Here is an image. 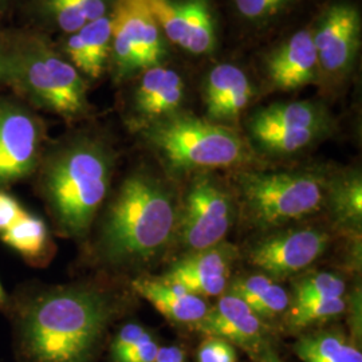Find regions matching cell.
<instances>
[{"label":"cell","mask_w":362,"mask_h":362,"mask_svg":"<svg viewBox=\"0 0 362 362\" xmlns=\"http://www.w3.org/2000/svg\"><path fill=\"white\" fill-rule=\"evenodd\" d=\"M1 69H3V62H1V58H0V71H1Z\"/></svg>","instance_id":"cell-37"},{"label":"cell","mask_w":362,"mask_h":362,"mask_svg":"<svg viewBox=\"0 0 362 362\" xmlns=\"http://www.w3.org/2000/svg\"><path fill=\"white\" fill-rule=\"evenodd\" d=\"M348 308L349 297L291 302L284 318L290 332H302L315 325L334 321L348 313Z\"/></svg>","instance_id":"cell-26"},{"label":"cell","mask_w":362,"mask_h":362,"mask_svg":"<svg viewBox=\"0 0 362 362\" xmlns=\"http://www.w3.org/2000/svg\"><path fill=\"white\" fill-rule=\"evenodd\" d=\"M263 362H282L275 354H272L270 351H267L266 354H264V358H263Z\"/></svg>","instance_id":"cell-36"},{"label":"cell","mask_w":362,"mask_h":362,"mask_svg":"<svg viewBox=\"0 0 362 362\" xmlns=\"http://www.w3.org/2000/svg\"><path fill=\"white\" fill-rule=\"evenodd\" d=\"M55 22L67 34L107 15V0H49Z\"/></svg>","instance_id":"cell-27"},{"label":"cell","mask_w":362,"mask_h":362,"mask_svg":"<svg viewBox=\"0 0 362 362\" xmlns=\"http://www.w3.org/2000/svg\"><path fill=\"white\" fill-rule=\"evenodd\" d=\"M254 95V85L240 67L231 64L215 66L204 85L208 121L228 127L242 116Z\"/></svg>","instance_id":"cell-17"},{"label":"cell","mask_w":362,"mask_h":362,"mask_svg":"<svg viewBox=\"0 0 362 362\" xmlns=\"http://www.w3.org/2000/svg\"><path fill=\"white\" fill-rule=\"evenodd\" d=\"M185 100V82L180 74L164 66L144 70L133 94V118L141 130L157 121L181 112Z\"/></svg>","instance_id":"cell-15"},{"label":"cell","mask_w":362,"mask_h":362,"mask_svg":"<svg viewBox=\"0 0 362 362\" xmlns=\"http://www.w3.org/2000/svg\"><path fill=\"white\" fill-rule=\"evenodd\" d=\"M294 0H233L238 13L247 21L263 22L282 13Z\"/></svg>","instance_id":"cell-29"},{"label":"cell","mask_w":362,"mask_h":362,"mask_svg":"<svg viewBox=\"0 0 362 362\" xmlns=\"http://www.w3.org/2000/svg\"><path fill=\"white\" fill-rule=\"evenodd\" d=\"M294 351L303 362H362L360 348L338 330L300 337Z\"/></svg>","instance_id":"cell-25"},{"label":"cell","mask_w":362,"mask_h":362,"mask_svg":"<svg viewBox=\"0 0 362 362\" xmlns=\"http://www.w3.org/2000/svg\"><path fill=\"white\" fill-rule=\"evenodd\" d=\"M0 1H1V0H0Z\"/></svg>","instance_id":"cell-39"},{"label":"cell","mask_w":362,"mask_h":362,"mask_svg":"<svg viewBox=\"0 0 362 362\" xmlns=\"http://www.w3.org/2000/svg\"><path fill=\"white\" fill-rule=\"evenodd\" d=\"M325 211L337 231L361 239L362 179L360 170L327 176Z\"/></svg>","instance_id":"cell-19"},{"label":"cell","mask_w":362,"mask_h":362,"mask_svg":"<svg viewBox=\"0 0 362 362\" xmlns=\"http://www.w3.org/2000/svg\"><path fill=\"white\" fill-rule=\"evenodd\" d=\"M226 293L240 298L264 322L284 317L291 303L285 287L263 272L233 276Z\"/></svg>","instance_id":"cell-21"},{"label":"cell","mask_w":362,"mask_h":362,"mask_svg":"<svg viewBox=\"0 0 362 362\" xmlns=\"http://www.w3.org/2000/svg\"><path fill=\"white\" fill-rule=\"evenodd\" d=\"M8 308H10V297L6 294L3 286L0 284V311H3V313L7 314Z\"/></svg>","instance_id":"cell-35"},{"label":"cell","mask_w":362,"mask_h":362,"mask_svg":"<svg viewBox=\"0 0 362 362\" xmlns=\"http://www.w3.org/2000/svg\"><path fill=\"white\" fill-rule=\"evenodd\" d=\"M25 211L26 209L22 207L16 197L8 194L4 188H0V233L10 228Z\"/></svg>","instance_id":"cell-33"},{"label":"cell","mask_w":362,"mask_h":362,"mask_svg":"<svg viewBox=\"0 0 362 362\" xmlns=\"http://www.w3.org/2000/svg\"><path fill=\"white\" fill-rule=\"evenodd\" d=\"M130 290L146 299L172 324L196 327L209 310L207 299L194 296L184 287L161 278L139 275L130 282Z\"/></svg>","instance_id":"cell-18"},{"label":"cell","mask_w":362,"mask_h":362,"mask_svg":"<svg viewBox=\"0 0 362 362\" xmlns=\"http://www.w3.org/2000/svg\"><path fill=\"white\" fill-rule=\"evenodd\" d=\"M112 18V58L117 74L125 77L158 66L167 55L161 30L134 0H117Z\"/></svg>","instance_id":"cell-8"},{"label":"cell","mask_w":362,"mask_h":362,"mask_svg":"<svg viewBox=\"0 0 362 362\" xmlns=\"http://www.w3.org/2000/svg\"><path fill=\"white\" fill-rule=\"evenodd\" d=\"M141 132L146 144L173 175L239 168L250 161L248 146L235 130L181 112Z\"/></svg>","instance_id":"cell-5"},{"label":"cell","mask_w":362,"mask_h":362,"mask_svg":"<svg viewBox=\"0 0 362 362\" xmlns=\"http://www.w3.org/2000/svg\"><path fill=\"white\" fill-rule=\"evenodd\" d=\"M157 362H187V357L184 350L176 346V345H170V346H160L157 351Z\"/></svg>","instance_id":"cell-34"},{"label":"cell","mask_w":362,"mask_h":362,"mask_svg":"<svg viewBox=\"0 0 362 362\" xmlns=\"http://www.w3.org/2000/svg\"><path fill=\"white\" fill-rule=\"evenodd\" d=\"M197 332L207 337H218L251 354H262L269 339V326L255 311L230 293L220 296L209 306L207 315L196 325Z\"/></svg>","instance_id":"cell-14"},{"label":"cell","mask_w":362,"mask_h":362,"mask_svg":"<svg viewBox=\"0 0 362 362\" xmlns=\"http://www.w3.org/2000/svg\"><path fill=\"white\" fill-rule=\"evenodd\" d=\"M70 64L90 78L104 73L106 61L112 54V18L105 15L86 23L70 35L66 45Z\"/></svg>","instance_id":"cell-20"},{"label":"cell","mask_w":362,"mask_h":362,"mask_svg":"<svg viewBox=\"0 0 362 362\" xmlns=\"http://www.w3.org/2000/svg\"><path fill=\"white\" fill-rule=\"evenodd\" d=\"M238 216L231 185L211 172L196 173L180 200L173 243L181 255L224 242Z\"/></svg>","instance_id":"cell-6"},{"label":"cell","mask_w":362,"mask_h":362,"mask_svg":"<svg viewBox=\"0 0 362 362\" xmlns=\"http://www.w3.org/2000/svg\"><path fill=\"white\" fill-rule=\"evenodd\" d=\"M345 297H348V284L344 276L334 272L299 274L291 291V302L294 303Z\"/></svg>","instance_id":"cell-28"},{"label":"cell","mask_w":362,"mask_h":362,"mask_svg":"<svg viewBox=\"0 0 362 362\" xmlns=\"http://www.w3.org/2000/svg\"><path fill=\"white\" fill-rule=\"evenodd\" d=\"M238 258V247L224 240L216 246L181 255L161 279L204 299L220 297L227 291Z\"/></svg>","instance_id":"cell-13"},{"label":"cell","mask_w":362,"mask_h":362,"mask_svg":"<svg viewBox=\"0 0 362 362\" xmlns=\"http://www.w3.org/2000/svg\"><path fill=\"white\" fill-rule=\"evenodd\" d=\"M38 167L37 189L54 231L66 239H88L112 189V145L100 136L78 134L57 145Z\"/></svg>","instance_id":"cell-3"},{"label":"cell","mask_w":362,"mask_h":362,"mask_svg":"<svg viewBox=\"0 0 362 362\" xmlns=\"http://www.w3.org/2000/svg\"><path fill=\"white\" fill-rule=\"evenodd\" d=\"M0 240L34 267L47 266L55 252L46 221L28 211H25L10 228L0 233Z\"/></svg>","instance_id":"cell-22"},{"label":"cell","mask_w":362,"mask_h":362,"mask_svg":"<svg viewBox=\"0 0 362 362\" xmlns=\"http://www.w3.org/2000/svg\"><path fill=\"white\" fill-rule=\"evenodd\" d=\"M170 43L194 55H206L216 43L215 19L208 0H134Z\"/></svg>","instance_id":"cell-11"},{"label":"cell","mask_w":362,"mask_h":362,"mask_svg":"<svg viewBox=\"0 0 362 362\" xmlns=\"http://www.w3.org/2000/svg\"><path fill=\"white\" fill-rule=\"evenodd\" d=\"M148 336H151V332L136 322L121 326L110 342V360L130 349L133 345Z\"/></svg>","instance_id":"cell-31"},{"label":"cell","mask_w":362,"mask_h":362,"mask_svg":"<svg viewBox=\"0 0 362 362\" xmlns=\"http://www.w3.org/2000/svg\"><path fill=\"white\" fill-rule=\"evenodd\" d=\"M42 129L16 105H0V188L28 177L40 163Z\"/></svg>","instance_id":"cell-12"},{"label":"cell","mask_w":362,"mask_h":362,"mask_svg":"<svg viewBox=\"0 0 362 362\" xmlns=\"http://www.w3.org/2000/svg\"><path fill=\"white\" fill-rule=\"evenodd\" d=\"M248 133L260 152L270 156H293L313 146L329 132L267 127L248 124Z\"/></svg>","instance_id":"cell-24"},{"label":"cell","mask_w":362,"mask_h":362,"mask_svg":"<svg viewBox=\"0 0 362 362\" xmlns=\"http://www.w3.org/2000/svg\"><path fill=\"white\" fill-rule=\"evenodd\" d=\"M153 362H157V361H156V360H155V361H153Z\"/></svg>","instance_id":"cell-38"},{"label":"cell","mask_w":362,"mask_h":362,"mask_svg":"<svg viewBox=\"0 0 362 362\" xmlns=\"http://www.w3.org/2000/svg\"><path fill=\"white\" fill-rule=\"evenodd\" d=\"M25 85L40 106L67 119L88 112L86 83L70 62L47 50H38L26 61Z\"/></svg>","instance_id":"cell-9"},{"label":"cell","mask_w":362,"mask_h":362,"mask_svg":"<svg viewBox=\"0 0 362 362\" xmlns=\"http://www.w3.org/2000/svg\"><path fill=\"white\" fill-rule=\"evenodd\" d=\"M129 293L110 281L30 285L10 298L16 362H98Z\"/></svg>","instance_id":"cell-1"},{"label":"cell","mask_w":362,"mask_h":362,"mask_svg":"<svg viewBox=\"0 0 362 362\" xmlns=\"http://www.w3.org/2000/svg\"><path fill=\"white\" fill-rule=\"evenodd\" d=\"M266 74L278 90H298L320 78L310 30H299L269 55Z\"/></svg>","instance_id":"cell-16"},{"label":"cell","mask_w":362,"mask_h":362,"mask_svg":"<svg viewBox=\"0 0 362 362\" xmlns=\"http://www.w3.org/2000/svg\"><path fill=\"white\" fill-rule=\"evenodd\" d=\"M332 231L320 224L282 227L259 235L245 258L259 272L281 282L306 272L329 250Z\"/></svg>","instance_id":"cell-7"},{"label":"cell","mask_w":362,"mask_h":362,"mask_svg":"<svg viewBox=\"0 0 362 362\" xmlns=\"http://www.w3.org/2000/svg\"><path fill=\"white\" fill-rule=\"evenodd\" d=\"M248 124L299 129L332 130V118L322 105L311 101L276 103L260 109Z\"/></svg>","instance_id":"cell-23"},{"label":"cell","mask_w":362,"mask_h":362,"mask_svg":"<svg viewBox=\"0 0 362 362\" xmlns=\"http://www.w3.org/2000/svg\"><path fill=\"white\" fill-rule=\"evenodd\" d=\"M326 173L299 170H239L231 185L238 212L259 233L308 219L325 209Z\"/></svg>","instance_id":"cell-4"},{"label":"cell","mask_w":362,"mask_h":362,"mask_svg":"<svg viewBox=\"0 0 362 362\" xmlns=\"http://www.w3.org/2000/svg\"><path fill=\"white\" fill-rule=\"evenodd\" d=\"M197 362H236V351L226 339L207 337L197 351Z\"/></svg>","instance_id":"cell-30"},{"label":"cell","mask_w":362,"mask_h":362,"mask_svg":"<svg viewBox=\"0 0 362 362\" xmlns=\"http://www.w3.org/2000/svg\"><path fill=\"white\" fill-rule=\"evenodd\" d=\"M93 245L109 272L143 269L173 245L180 199L168 181L148 169L129 173L106 199Z\"/></svg>","instance_id":"cell-2"},{"label":"cell","mask_w":362,"mask_h":362,"mask_svg":"<svg viewBox=\"0 0 362 362\" xmlns=\"http://www.w3.org/2000/svg\"><path fill=\"white\" fill-rule=\"evenodd\" d=\"M158 348L160 345L151 334L133 345L130 349L112 358V362H153L157 357Z\"/></svg>","instance_id":"cell-32"},{"label":"cell","mask_w":362,"mask_h":362,"mask_svg":"<svg viewBox=\"0 0 362 362\" xmlns=\"http://www.w3.org/2000/svg\"><path fill=\"white\" fill-rule=\"evenodd\" d=\"M313 42L320 76L332 81L349 74L361 45V16L350 3H334L317 22Z\"/></svg>","instance_id":"cell-10"}]
</instances>
